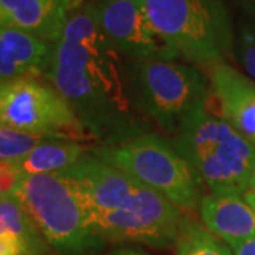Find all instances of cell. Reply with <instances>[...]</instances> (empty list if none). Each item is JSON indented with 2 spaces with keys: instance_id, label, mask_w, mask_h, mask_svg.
I'll return each mask as SVG.
<instances>
[{
  "instance_id": "obj_1",
  "label": "cell",
  "mask_w": 255,
  "mask_h": 255,
  "mask_svg": "<svg viewBox=\"0 0 255 255\" xmlns=\"http://www.w3.org/2000/svg\"><path fill=\"white\" fill-rule=\"evenodd\" d=\"M92 139L115 145L150 132L122 54L105 36L91 3L71 11L53 44L47 71Z\"/></svg>"
},
{
  "instance_id": "obj_2",
  "label": "cell",
  "mask_w": 255,
  "mask_h": 255,
  "mask_svg": "<svg viewBox=\"0 0 255 255\" xmlns=\"http://www.w3.org/2000/svg\"><path fill=\"white\" fill-rule=\"evenodd\" d=\"M207 104L187 117L173 145L210 193L244 196L255 167V145L221 115H213Z\"/></svg>"
},
{
  "instance_id": "obj_3",
  "label": "cell",
  "mask_w": 255,
  "mask_h": 255,
  "mask_svg": "<svg viewBox=\"0 0 255 255\" xmlns=\"http://www.w3.org/2000/svg\"><path fill=\"white\" fill-rule=\"evenodd\" d=\"M13 197L58 254L88 255L105 243L92 228L84 191L63 172L21 174Z\"/></svg>"
},
{
  "instance_id": "obj_4",
  "label": "cell",
  "mask_w": 255,
  "mask_h": 255,
  "mask_svg": "<svg viewBox=\"0 0 255 255\" xmlns=\"http://www.w3.org/2000/svg\"><path fill=\"white\" fill-rule=\"evenodd\" d=\"M156 31L189 63L209 70L227 63L236 41L221 0H140Z\"/></svg>"
},
{
  "instance_id": "obj_5",
  "label": "cell",
  "mask_w": 255,
  "mask_h": 255,
  "mask_svg": "<svg viewBox=\"0 0 255 255\" xmlns=\"http://www.w3.org/2000/svg\"><path fill=\"white\" fill-rule=\"evenodd\" d=\"M91 153L160 193L182 210L197 209L203 197L199 176L173 142L156 133L147 132L115 145H100L92 147Z\"/></svg>"
},
{
  "instance_id": "obj_6",
  "label": "cell",
  "mask_w": 255,
  "mask_h": 255,
  "mask_svg": "<svg viewBox=\"0 0 255 255\" xmlns=\"http://www.w3.org/2000/svg\"><path fill=\"white\" fill-rule=\"evenodd\" d=\"M129 74L146 115L176 135L191 112L206 105L210 81L200 68L176 60L132 61Z\"/></svg>"
},
{
  "instance_id": "obj_7",
  "label": "cell",
  "mask_w": 255,
  "mask_h": 255,
  "mask_svg": "<svg viewBox=\"0 0 255 255\" xmlns=\"http://www.w3.org/2000/svg\"><path fill=\"white\" fill-rule=\"evenodd\" d=\"M0 128L77 142L91 137L63 95L38 78L0 84Z\"/></svg>"
},
{
  "instance_id": "obj_8",
  "label": "cell",
  "mask_w": 255,
  "mask_h": 255,
  "mask_svg": "<svg viewBox=\"0 0 255 255\" xmlns=\"http://www.w3.org/2000/svg\"><path fill=\"white\" fill-rule=\"evenodd\" d=\"M183 219L179 206L142 184L122 207L92 216L91 224L104 241L167 248L176 244Z\"/></svg>"
},
{
  "instance_id": "obj_9",
  "label": "cell",
  "mask_w": 255,
  "mask_h": 255,
  "mask_svg": "<svg viewBox=\"0 0 255 255\" xmlns=\"http://www.w3.org/2000/svg\"><path fill=\"white\" fill-rule=\"evenodd\" d=\"M94 6L102 31L124 57L132 61L180 57L150 24L140 0H105Z\"/></svg>"
},
{
  "instance_id": "obj_10",
  "label": "cell",
  "mask_w": 255,
  "mask_h": 255,
  "mask_svg": "<svg viewBox=\"0 0 255 255\" xmlns=\"http://www.w3.org/2000/svg\"><path fill=\"white\" fill-rule=\"evenodd\" d=\"M63 173L81 187L88 201L91 217L122 207L142 186L132 176L92 155L91 150Z\"/></svg>"
},
{
  "instance_id": "obj_11",
  "label": "cell",
  "mask_w": 255,
  "mask_h": 255,
  "mask_svg": "<svg viewBox=\"0 0 255 255\" xmlns=\"http://www.w3.org/2000/svg\"><path fill=\"white\" fill-rule=\"evenodd\" d=\"M210 90L221 117L255 145V81L228 63L207 70Z\"/></svg>"
},
{
  "instance_id": "obj_12",
  "label": "cell",
  "mask_w": 255,
  "mask_h": 255,
  "mask_svg": "<svg viewBox=\"0 0 255 255\" xmlns=\"http://www.w3.org/2000/svg\"><path fill=\"white\" fill-rule=\"evenodd\" d=\"M73 10L71 0H0V27L20 30L54 44Z\"/></svg>"
},
{
  "instance_id": "obj_13",
  "label": "cell",
  "mask_w": 255,
  "mask_h": 255,
  "mask_svg": "<svg viewBox=\"0 0 255 255\" xmlns=\"http://www.w3.org/2000/svg\"><path fill=\"white\" fill-rule=\"evenodd\" d=\"M197 210L204 227L231 248L255 237V211L244 196L210 193Z\"/></svg>"
},
{
  "instance_id": "obj_14",
  "label": "cell",
  "mask_w": 255,
  "mask_h": 255,
  "mask_svg": "<svg viewBox=\"0 0 255 255\" xmlns=\"http://www.w3.org/2000/svg\"><path fill=\"white\" fill-rule=\"evenodd\" d=\"M53 43L24 31L0 27V84L47 75Z\"/></svg>"
},
{
  "instance_id": "obj_15",
  "label": "cell",
  "mask_w": 255,
  "mask_h": 255,
  "mask_svg": "<svg viewBox=\"0 0 255 255\" xmlns=\"http://www.w3.org/2000/svg\"><path fill=\"white\" fill-rule=\"evenodd\" d=\"M90 150L77 140L48 137L16 163L21 174L61 173L78 163Z\"/></svg>"
},
{
  "instance_id": "obj_16",
  "label": "cell",
  "mask_w": 255,
  "mask_h": 255,
  "mask_svg": "<svg viewBox=\"0 0 255 255\" xmlns=\"http://www.w3.org/2000/svg\"><path fill=\"white\" fill-rule=\"evenodd\" d=\"M174 255H234L231 247L210 233L201 221L184 216Z\"/></svg>"
},
{
  "instance_id": "obj_17",
  "label": "cell",
  "mask_w": 255,
  "mask_h": 255,
  "mask_svg": "<svg viewBox=\"0 0 255 255\" xmlns=\"http://www.w3.org/2000/svg\"><path fill=\"white\" fill-rule=\"evenodd\" d=\"M7 236L21 238L44 251L51 250L20 203L11 196L0 194V238Z\"/></svg>"
},
{
  "instance_id": "obj_18",
  "label": "cell",
  "mask_w": 255,
  "mask_h": 255,
  "mask_svg": "<svg viewBox=\"0 0 255 255\" xmlns=\"http://www.w3.org/2000/svg\"><path fill=\"white\" fill-rule=\"evenodd\" d=\"M46 139L48 137L30 135L9 128H0V160L16 162L28 155Z\"/></svg>"
},
{
  "instance_id": "obj_19",
  "label": "cell",
  "mask_w": 255,
  "mask_h": 255,
  "mask_svg": "<svg viewBox=\"0 0 255 255\" xmlns=\"http://www.w3.org/2000/svg\"><path fill=\"white\" fill-rule=\"evenodd\" d=\"M236 48L248 77L255 81V27H246L241 30Z\"/></svg>"
},
{
  "instance_id": "obj_20",
  "label": "cell",
  "mask_w": 255,
  "mask_h": 255,
  "mask_svg": "<svg viewBox=\"0 0 255 255\" xmlns=\"http://www.w3.org/2000/svg\"><path fill=\"white\" fill-rule=\"evenodd\" d=\"M20 179H21V172L16 162L0 160V194L13 197Z\"/></svg>"
},
{
  "instance_id": "obj_21",
  "label": "cell",
  "mask_w": 255,
  "mask_h": 255,
  "mask_svg": "<svg viewBox=\"0 0 255 255\" xmlns=\"http://www.w3.org/2000/svg\"><path fill=\"white\" fill-rule=\"evenodd\" d=\"M234 255H255V237L247 240L246 243L231 248Z\"/></svg>"
},
{
  "instance_id": "obj_22",
  "label": "cell",
  "mask_w": 255,
  "mask_h": 255,
  "mask_svg": "<svg viewBox=\"0 0 255 255\" xmlns=\"http://www.w3.org/2000/svg\"><path fill=\"white\" fill-rule=\"evenodd\" d=\"M110 255H150L139 250V248H132V247H124V248H119L115 250L114 253H111Z\"/></svg>"
},
{
  "instance_id": "obj_23",
  "label": "cell",
  "mask_w": 255,
  "mask_h": 255,
  "mask_svg": "<svg viewBox=\"0 0 255 255\" xmlns=\"http://www.w3.org/2000/svg\"><path fill=\"white\" fill-rule=\"evenodd\" d=\"M244 197H246V200L248 201V204H250L255 211V193H253V191H247L246 194H244Z\"/></svg>"
},
{
  "instance_id": "obj_24",
  "label": "cell",
  "mask_w": 255,
  "mask_h": 255,
  "mask_svg": "<svg viewBox=\"0 0 255 255\" xmlns=\"http://www.w3.org/2000/svg\"><path fill=\"white\" fill-rule=\"evenodd\" d=\"M248 191H253L255 193V167L251 174V179H250V184H248Z\"/></svg>"
},
{
  "instance_id": "obj_25",
  "label": "cell",
  "mask_w": 255,
  "mask_h": 255,
  "mask_svg": "<svg viewBox=\"0 0 255 255\" xmlns=\"http://www.w3.org/2000/svg\"><path fill=\"white\" fill-rule=\"evenodd\" d=\"M82 1H84V0H71V3H73L74 10L78 9L80 6H82Z\"/></svg>"
},
{
  "instance_id": "obj_26",
  "label": "cell",
  "mask_w": 255,
  "mask_h": 255,
  "mask_svg": "<svg viewBox=\"0 0 255 255\" xmlns=\"http://www.w3.org/2000/svg\"><path fill=\"white\" fill-rule=\"evenodd\" d=\"M250 1H254V3H255V0H250Z\"/></svg>"
}]
</instances>
